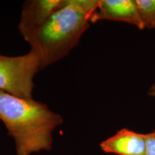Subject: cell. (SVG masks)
Masks as SVG:
<instances>
[{"instance_id":"obj_8","label":"cell","mask_w":155,"mask_h":155,"mask_svg":"<svg viewBox=\"0 0 155 155\" xmlns=\"http://www.w3.org/2000/svg\"><path fill=\"white\" fill-rule=\"evenodd\" d=\"M146 140V155H155V131L144 134Z\"/></svg>"},{"instance_id":"obj_1","label":"cell","mask_w":155,"mask_h":155,"mask_svg":"<svg viewBox=\"0 0 155 155\" xmlns=\"http://www.w3.org/2000/svg\"><path fill=\"white\" fill-rule=\"evenodd\" d=\"M0 120L15 140L17 155H32L48 151L53 132L63 118L47 105L0 91Z\"/></svg>"},{"instance_id":"obj_2","label":"cell","mask_w":155,"mask_h":155,"mask_svg":"<svg viewBox=\"0 0 155 155\" xmlns=\"http://www.w3.org/2000/svg\"><path fill=\"white\" fill-rule=\"evenodd\" d=\"M100 0H66L45 25L27 40L40 68L68 55L89 28Z\"/></svg>"},{"instance_id":"obj_9","label":"cell","mask_w":155,"mask_h":155,"mask_svg":"<svg viewBox=\"0 0 155 155\" xmlns=\"http://www.w3.org/2000/svg\"><path fill=\"white\" fill-rule=\"evenodd\" d=\"M148 95L150 96H155V81L148 90Z\"/></svg>"},{"instance_id":"obj_5","label":"cell","mask_w":155,"mask_h":155,"mask_svg":"<svg viewBox=\"0 0 155 155\" xmlns=\"http://www.w3.org/2000/svg\"><path fill=\"white\" fill-rule=\"evenodd\" d=\"M100 20L124 22L144 29L136 0H100L91 22Z\"/></svg>"},{"instance_id":"obj_6","label":"cell","mask_w":155,"mask_h":155,"mask_svg":"<svg viewBox=\"0 0 155 155\" xmlns=\"http://www.w3.org/2000/svg\"><path fill=\"white\" fill-rule=\"evenodd\" d=\"M106 153L118 155H146L144 134L122 129L100 144Z\"/></svg>"},{"instance_id":"obj_4","label":"cell","mask_w":155,"mask_h":155,"mask_svg":"<svg viewBox=\"0 0 155 155\" xmlns=\"http://www.w3.org/2000/svg\"><path fill=\"white\" fill-rule=\"evenodd\" d=\"M66 0H30L23 5L18 28L25 40L40 30Z\"/></svg>"},{"instance_id":"obj_7","label":"cell","mask_w":155,"mask_h":155,"mask_svg":"<svg viewBox=\"0 0 155 155\" xmlns=\"http://www.w3.org/2000/svg\"><path fill=\"white\" fill-rule=\"evenodd\" d=\"M143 28L155 29V0H136Z\"/></svg>"},{"instance_id":"obj_3","label":"cell","mask_w":155,"mask_h":155,"mask_svg":"<svg viewBox=\"0 0 155 155\" xmlns=\"http://www.w3.org/2000/svg\"><path fill=\"white\" fill-rule=\"evenodd\" d=\"M39 69L38 58L31 51L16 57L0 54V91L32 99L33 78Z\"/></svg>"}]
</instances>
